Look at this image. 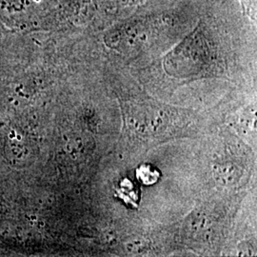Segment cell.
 I'll return each instance as SVG.
<instances>
[{
    "instance_id": "277c9868",
    "label": "cell",
    "mask_w": 257,
    "mask_h": 257,
    "mask_svg": "<svg viewBox=\"0 0 257 257\" xmlns=\"http://www.w3.org/2000/svg\"><path fill=\"white\" fill-rule=\"evenodd\" d=\"M238 1L243 12V15L251 23L255 25L257 18V0H238Z\"/></svg>"
},
{
    "instance_id": "3957f363",
    "label": "cell",
    "mask_w": 257,
    "mask_h": 257,
    "mask_svg": "<svg viewBox=\"0 0 257 257\" xmlns=\"http://www.w3.org/2000/svg\"><path fill=\"white\" fill-rule=\"evenodd\" d=\"M214 176L220 183L232 184L238 177V170L232 164H223L214 168Z\"/></svg>"
},
{
    "instance_id": "7a4b0ae2",
    "label": "cell",
    "mask_w": 257,
    "mask_h": 257,
    "mask_svg": "<svg viewBox=\"0 0 257 257\" xmlns=\"http://www.w3.org/2000/svg\"><path fill=\"white\" fill-rule=\"evenodd\" d=\"M144 0H99V4L107 14L114 13L116 15L124 10L137 7Z\"/></svg>"
},
{
    "instance_id": "6da1fadb",
    "label": "cell",
    "mask_w": 257,
    "mask_h": 257,
    "mask_svg": "<svg viewBox=\"0 0 257 257\" xmlns=\"http://www.w3.org/2000/svg\"><path fill=\"white\" fill-rule=\"evenodd\" d=\"M4 156L10 164L16 168H25L35 156V147L25 133L12 130L4 141Z\"/></svg>"
}]
</instances>
